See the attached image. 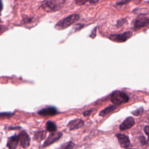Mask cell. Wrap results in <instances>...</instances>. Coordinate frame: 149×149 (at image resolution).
<instances>
[{
  "label": "cell",
  "instance_id": "cell-1",
  "mask_svg": "<svg viewBox=\"0 0 149 149\" xmlns=\"http://www.w3.org/2000/svg\"><path fill=\"white\" fill-rule=\"evenodd\" d=\"M79 15L78 14L70 15L62 20H59L55 25V27L57 30H63L68 27L72 25L73 23L76 22L79 19Z\"/></svg>",
  "mask_w": 149,
  "mask_h": 149
},
{
  "label": "cell",
  "instance_id": "cell-8",
  "mask_svg": "<svg viewBox=\"0 0 149 149\" xmlns=\"http://www.w3.org/2000/svg\"><path fill=\"white\" fill-rule=\"evenodd\" d=\"M57 109L54 107H48L45 108H43L38 111V113L41 116H53L58 113Z\"/></svg>",
  "mask_w": 149,
  "mask_h": 149
},
{
  "label": "cell",
  "instance_id": "cell-4",
  "mask_svg": "<svg viewBox=\"0 0 149 149\" xmlns=\"http://www.w3.org/2000/svg\"><path fill=\"white\" fill-rule=\"evenodd\" d=\"M132 36V33L130 31H126L120 34H112L109 36V39L112 41L120 42H125L127 39Z\"/></svg>",
  "mask_w": 149,
  "mask_h": 149
},
{
  "label": "cell",
  "instance_id": "cell-22",
  "mask_svg": "<svg viewBox=\"0 0 149 149\" xmlns=\"http://www.w3.org/2000/svg\"><path fill=\"white\" fill-rule=\"evenodd\" d=\"M86 2V1H76V3H77L78 5H83L84 3H85Z\"/></svg>",
  "mask_w": 149,
  "mask_h": 149
},
{
  "label": "cell",
  "instance_id": "cell-16",
  "mask_svg": "<svg viewBox=\"0 0 149 149\" xmlns=\"http://www.w3.org/2000/svg\"><path fill=\"white\" fill-rule=\"evenodd\" d=\"M74 146V144L72 141H69L61 145V147L57 149H73Z\"/></svg>",
  "mask_w": 149,
  "mask_h": 149
},
{
  "label": "cell",
  "instance_id": "cell-11",
  "mask_svg": "<svg viewBox=\"0 0 149 149\" xmlns=\"http://www.w3.org/2000/svg\"><path fill=\"white\" fill-rule=\"evenodd\" d=\"M116 137L118 139L120 146L123 148H127L130 144V141L128 137L122 134H117Z\"/></svg>",
  "mask_w": 149,
  "mask_h": 149
},
{
  "label": "cell",
  "instance_id": "cell-6",
  "mask_svg": "<svg viewBox=\"0 0 149 149\" xmlns=\"http://www.w3.org/2000/svg\"><path fill=\"white\" fill-rule=\"evenodd\" d=\"M19 142H20V145L22 147L26 148L29 146L30 143V139L29 136L25 131L21 132L18 135Z\"/></svg>",
  "mask_w": 149,
  "mask_h": 149
},
{
  "label": "cell",
  "instance_id": "cell-20",
  "mask_svg": "<svg viewBox=\"0 0 149 149\" xmlns=\"http://www.w3.org/2000/svg\"><path fill=\"white\" fill-rule=\"evenodd\" d=\"M144 131H145V133H146V134L148 136V137L149 138V126H146L144 127Z\"/></svg>",
  "mask_w": 149,
  "mask_h": 149
},
{
  "label": "cell",
  "instance_id": "cell-18",
  "mask_svg": "<svg viewBox=\"0 0 149 149\" xmlns=\"http://www.w3.org/2000/svg\"><path fill=\"white\" fill-rule=\"evenodd\" d=\"M12 116V113H8V112L0 113V117H2V118H9Z\"/></svg>",
  "mask_w": 149,
  "mask_h": 149
},
{
  "label": "cell",
  "instance_id": "cell-24",
  "mask_svg": "<svg viewBox=\"0 0 149 149\" xmlns=\"http://www.w3.org/2000/svg\"><path fill=\"white\" fill-rule=\"evenodd\" d=\"M2 2L0 1V11L2 10Z\"/></svg>",
  "mask_w": 149,
  "mask_h": 149
},
{
  "label": "cell",
  "instance_id": "cell-9",
  "mask_svg": "<svg viewBox=\"0 0 149 149\" xmlns=\"http://www.w3.org/2000/svg\"><path fill=\"white\" fill-rule=\"evenodd\" d=\"M134 124V120L133 118L127 117L120 125L119 129L120 130H125L132 127Z\"/></svg>",
  "mask_w": 149,
  "mask_h": 149
},
{
  "label": "cell",
  "instance_id": "cell-19",
  "mask_svg": "<svg viewBox=\"0 0 149 149\" xmlns=\"http://www.w3.org/2000/svg\"><path fill=\"white\" fill-rule=\"evenodd\" d=\"M6 30V27L5 26L0 25V34L3 33Z\"/></svg>",
  "mask_w": 149,
  "mask_h": 149
},
{
  "label": "cell",
  "instance_id": "cell-15",
  "mask_svg": "<svg viewBox=\"0 0 149 149\" xmlns=\"http://www.w3.org/2000/svg\"><path fill=\"white\" fill-rule=\"evenodd\" d=\"M46 129L50 132H55L57 130L56 125L52 121H48L46 123Z\"/></svg>",
  "mask_w": 149,
  "mask_h": 149
},
{
  "label": "cell",
  "instance_id": "cell-7",
  "mask_svg": "<svg viewBox=\"0 0 149 149\" xmlns=\"http://www.w3.org/2000/svg\"><path fill=\"white\" fill-rule=\"evenodd\" d=\"M148 23H149V18L144 15H140L135 20L134 27L139 29L146 26Z\"/></svg>",
  "mask_w": 149,
  "mask_h": 149
},
{
  "label": "cell",
  "instance_id": "cell-12",
  "mask_svg": "<svg viewBox=\"0 0 149 149\" xmlns=\"http://www.w3.org/2000/svg\"><path fill=\"white\" fill-rule=\"evenodd\" d=\"M19 143L18 136L16 135H14L13 136L10 137L8 139L7 142V147L9 149H16Z\"/></svg>",
  "mask_w": 149,
  "mask_h": 149
},
{
  "label": "cell",
  "instance_id": "cell-5",
  "mask_svg": "<svg viewBox=\"0 0 149 149\" xmlns=\"http://www.w3.org/2000/svg\"><path fill=\"white\" fill-rule=\"evenodd\" d=\"M62 135V134L61 132H52V133H51L49 135L48 138L46 139V140L44 141V143L42 145V147H46L52 144V143H54L56 141L58 140L61 137Z\"/></svg>",
  "mask_w": 149,
  "mask_h": 149
},
{
  "label": "cell",
  "instance_id": "cell-14",
  "mask_svg": "<svg viewBox=\"0 0 149 149\" xmlns=\"http://www.w3.org/2000/svg\"><path fill=\"white\" fill-rule=\"evenodd\" d=\"M46 136V132L45 131H41V132H38L34 134V139L38 141H40L42 140Z\"/></svg>",
  "mask_w": 149,
  "mask_h": 149
},
{
  "label": "cell",
  "instance_id": "cell-13",
  "mask_svg": "<svg viewBox=\"0 0 149 149\" xmlns=\"http://www.w3.org/2000/svg\"><path fill=\"white\" fill-rule=\"evenodd\" d=\"M116 108V107L115 105H110L107 108H105L104 109L102 110L100 112V115L101 116H104L108 114L109 113H110L111 112H112Z\"/></svg>",
  "mask_w": 149,
  "mask_h": 149
},
{
  "label": "cell",
  "instance_id": "cell-3",
  "mask_svg": "<svg viewBox=\"0 0 149 149\" xmlns=\"http://www.w3.org/2000/svg\"><path fill=\"white\" fill-rule=\"evenodd\" d=\"M62 1H46L42 6L45 10L47 12H54L55 10H58L59 6L62 4H59V3L62 2Z\"/></svg>",
  "mask_w": 149,
  "mask_h": 149
},
{
  "label": "cell",
  "instance_id": "cell-23",
  "mask_svg": "<svg viewBox=\"0 0 149 149\" xmlns=\"http://www.w3.org/2000/svg\"><path fill=\"white\" fill-rule=\"evenodd\" d=\"M129 2V1H123V2H119L117 3L116 4H121V3H127V2Z\"/></svg>",
  "mask_w": 149,
  "mask_h": 149
},
{
  "label": "cell",
  "instance_id": "cell-21",
  "mask_svg": "<svg viewBox=\"0 0 149 149\" xmlns=\"http://www.w3.org/2000/svg\"><path fill=\"white\" fill-rule=\"evenodd\" d=\"M91 111H92V110H88V111H84V112H83V115H84V116H88V115L90 114V113L91 112Z\"/></svg>",
  "mask_w": 149,
  "mask_h": 149
},
{
  "label": "cell",
  "instance_id": "cell-25",
  "mask_svg": "<svg viewBox=\"0 0 149 149\" xmlns=\"http://www.w3.org/2000/svg\"><path fill=\"white\" fill-rule=\"evenodd\" d=\"M90 3H95V2H97L98 1H89Z\"/></svg>",
  "mask_w": 149,
  "mask_h": 149
},
{
  "label": "cell",
  "instance_id": "cell-10",
  "mask_svg": "<svg viewBox=\"0 0 149 149\" xmlns=\"http://www.w3.org/2000/svg\"><path fill=\"white\" fill-rule=\"evenodd\" d=\"M84 125V121L80 119L71 120L68 125V127L70 130H74L81 127Z\"/></svg>",
  "mask_w": 149,
  "mask_h": 149
},
{
  "label": "cell",
  "instance_id": "cell-17",
  "mask_svg": "<svg viewBox=\"0 0 149 149\" xmlns=\"http://www.w3.org/2000/svg\"><path fill=\"white\" fill-rule=\"evenodd\" d=\"M143 112V108H138L137 110L133 111L132 112V113L134 115H136V116H138L139 115H141Z\"/></svg>",
  "mask_w": 149,
  "mask_h": 149
},
{
  "label": "cell",
  "instance_id": "cell-2",
  "mask_svg": "<svg viewBox=\"0 0 149 149\" xmlns=\"http://www.w3.org/2000/svg\"><path fill=\"white\" fill-rule=\"evenodd\" d=\"M129 99L128 95L125 93L118 90L113 91L110 97L111 102L116 105L126 102L129 101Z\"/></svg>",
  "mask_w": 149,
  "mask_h": 149
}]
</instances>
